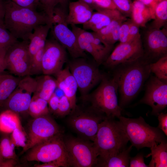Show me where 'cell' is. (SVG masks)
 I'll list each match as a JSON object with an SVG mask.
<instances>
[{"label": "cell", "mask_w": 167, "mask_h": 167, "mask_svg": "<svg viewBox=\"0 0 167 167\" xmlns=\"http://www.w3.org/2000/svg\"><path fill=\"white\" fill-rule=\"evenodd\" d=\"M150 63L143 58L120 64L113 69L112 77L117 86L119 104L123 109L138 95L149 77Z\"/></svg>", "instance_id": "obj_1"}, {"label": "cell", "mask_w": 167, "mask_h": 167, "mask_svg": "<svg viewBox=\"0 0 167 167\" xmlns=\"http://www.w3.org/2000/svg\"><path fill=\"white\" fill-rule=\"evenodd\" d=\"M5 6V25L17 39L29 41L30 36L36 27L52 24L45 13L38 12L31 9L11 3Z\"/></svg>", "instance_id": "obj_2"}, {"label": "cell", "mask_w": 167, "mask_h": 167, "mask_svg": "<svg viewBox=\"0 0 167 167\" xmlns=\"http://www.w3.org/2000/svg\"><path fill=\"white\" fill-rule=\"evenodd\" d=\"M129 141L119 121L106 117L100 124L93 142L98 155V161L121 151Z\"/></svg>", "instance_id": "obj_3"}, {"label": "cell", "mask_w": 167, "mask_h": 167, "mask_svg": "<svg viewBox=\"0 0 167 167\" xmlns=\"http://www.w3.org/2000/svg\"><path fill=\"white\" fill-rule=\"evenodd\" d=\"M118 118L131 145L138 150L167 141L161 130L150 126L141 116L133 118L121 116Z\"/></svg>", "instance_id": "obj_4"}, {"label": "cell", "mask_w": 167, "mask_h": 167, "mask_svg": "<svg viewBox=\"0 0 167 167\" xmlns=\"http://www.w3.org/2000/svg\"><path fill=\"white\" fill-rule=\"evenodd\" d=\"M98 86L83 99L90 103V107L108 118H118L122 109L119 105L117 86L113 78L105 75Z\"/></svg>", "instance_id": "obj_5"}, {"label": "cell", "mask_w": 167, "mask_h": 167, "mask_svg": "<svg viewBox=\"0 0 167 167\" xmlns=\"http://www.w3.org/2000/svg\"><path fill=\"white\" fill-rule=\"evenodd\" d=\"M25 159L43 163L57 161L63 167H70L62 132L36 145L28 150Z\"/></svg>", "instance_id": "obj_6"}, {"label": "cell", "mask_w": 167, "mask_h": 167, "mask_svg": "<svg viewBox=\"0 0 167 167\" xmlns=\"http://www.w3.org/2000/svg\"><path fill=\"white\" fill-rule=\"evenodd\" d=\"M67 123L79 137L93 142L100 124L107 117L90 107L81 109L77 105L68 115Z\"/></svg>", "instance_id": "obj_7"}, {"label": "cell", "mask_w": 167, "mask_h": 167, "mask_svg": "<svg viewBox=\"0 0 167 167\" xmlns=\"http://www.w3.org/2000/svg\"><path fill=\"white\" fill-rule=\"evenodd\" d=\"M63 140L70 166L96 167L98 155L93 142L71 136H63Z\"/></svg>", "instance_id": "obj_8"}, {"label": "cell", "mask_w": 167, "mask_h": 167, "mask_svg": "<svg viewBox=\"0 0 167 167\" xmlns=\"http://www.w3.org/2000/svg\"><path fill=\"white\" fill-rule=\"evenodd\" d=\"M84 58H73L68 66L77 82L83 98L100 83L105 75L96 65L87 61Z\"/></svg>", "instance_id": "obj_9"}, {"label": "cell", "mask_w": 167, "mask_h": 167, "mask_svg": "<svg viewBox=\"0 0 167 167\" xmlns=\"http://www.w3.org/2000/svg\"><path fill=\"white\" fill-rule=\"evenodd\" d=\"M68 12L61 11L56 13L52 19L51 29L54 39L67 50L73 58H85L86 54L78 45L76 36L68 27L66 22Z\"/></svg>", "instance_id": "obj_10"}, {"label": "cell", "mask_w": 167, "mask_h": 167, "mask_svg": "<svg viewBox=\"0 0 167 167\" xmlns=\"http://www.w3.org/2000/svg\"><path fill=\"white\" fill-rule=\"evenodd\" d=\"M61 132L58 125L49 114L33 118L28 124L27 141L22 152Z\"/></svg>", "instance_id": "obj_11"}, {"label": "cell", "mask_w": 167, "mask_h": 167, "mask_svg": "<svg viewBox=\"0 0 167 167\" xmlns=\"http://www.w3.org/2000/svg\"><path fill=\"white\" fill-rule=\"evenodd\" d=\"M36 85L35 79L30 75L24 77L1 108L10 110L19 115L28 113L32 95Z\"/></svg>", "instance_id": "obj_12"}, {"label": "cell", "mask_w": 167, "mask_h": 167, "mask_svg": "<svg viewBox=\"0 0 167 167\" xmlns=\"http://www.w3.org/2000/svg\"><path fill=\"white\" fill-rule=\"evenodd\" d=\"M29 42V41H18L6 52V69L18 77L30 75L31 58L28 50Z\"/></svg>", "instance_id": "obj_13"}, {"label": "cell", "mask_w": 167, "mask_h": 167, "mask_svg": "<svg viewBox=\"0 0 167 167\" xmlns=\"http://www.w3.org/2000/svg\"><path fill=\"white\" fill-rule=\"evenodd\" d=\"M145 84L144 94L138 104L149 106L151 114L157 116L167 106V82L150 75Z\"/></svg>", "instance_id": "obj_14"}, {"label": "cell", "mask_w": 167, "mask_h": 167, "mask_svg": "<svg viewBox=\"0 0 167 167\" xmlns=\"http://www.w3.org/2000/svg\"><path fill=\"white\" fill-rule=\"evenodd\" d=\"M142 42L143 58L150 63L167 56V31L149 28L145 32Z\"/></svg>", "instance_id": "obj_15"}, {"label": "cell", "mask_w": 167, "mask_h": 167, "mask_svg": "<svg viewBox=\"0 0 167 167\" xmlns=\"http://www.w3.org/2000/svg\"><path fill=\"white\" fill-rule=\"evenodd\" d=\"M143 50L141 36L124 43H120L103 63L113 69L117 66L135 60L143 57Z\"/></svg>", "instance_id": "obj_16"}, {"label": "cell", "mask_w": 167, "mask_h": 167, "mask_svg": "<svg viewBox=\"0 0 167 167\" xmlns=\"http://www.w3.org/2000/svg\"><path fill=\"white\" fill-rule=\"evenodd\" d=\"M67 60L65 48L55 39L47 40L42 57V73L55 75L62 69Z\"/></svg>", "instance_id": "obj_17"}, {"label": "cell", "mask_w": 167, "mask_h": 167, "mask_svg": "<svg viewBox=\"0 0 167 167\" xmlns=\"http://www.w3.org/2000/svg\"><path fill=\"white\" fill-rule=\"evenodd\" d=\"M71 30L75 34L79 48L83 51L86 52L93 57L96 64H103L106 58L99 51L93 42V36L90 32L76 25H71Z\"/></svg>", "instance_id": "obj_18"}, {"label": "cell", "mask_w": 167, "mask_h": 167, "mask_svg": "<svg viewBox=\"0 0 167 167\" xmlns=\"http://www.w3.org/2000/svg\"><path fill=\"white\" fill-rule=\"evenodd\" d=\"M57 88L64 93L69 100L72 109L74 110L76 107V95L78 87L76 81L71 73L68 66L56 74Z\"/></svg>", "instance_id": "obj_19"}, {"label": "cell", "mask_w": 167, "mask_h": 167, "mask_svg": "<svg viewBox=\"0 0 167 167\" xmlns=\"http://www.w3.org/2000/svg\"><path fill=\"white\" fill-rule=\"evenodd\" d=\"M93 11L89 6L80 0L70 2L66 23L68 25H83L90 19Z\"/></svg>", "instance_id": "obj_20"}, {"label": "cell", "mask_w": 167, "mask_h": 167, "mask_svg": "<svg viewBox=\"0 0 167 167\" xmlns=\"http://www.w3.org/2000/svg\"><path fill=\"white\" fill-rule=\"evenodd\" d=\"M122 15L117 9H103L94 12L90 19L83 24V28L96 32Z\"/></svg>", "instance_id": "obj_21"}, {"label": "cell", "mask_w": 167, "mask_h": 167, "mask_svg": "<svg viewBox=\"0 0 167 167\" xmlns=\"http://www.w3.org/2000/svg\"><path fill=\"white\" fill-rule=\"evenodd\" d=\"M52 24L41 25L36 27L29 37L28 50L31 60L33 56L45 46L47 37Z\"/></svg>", "instance_id": "obj_22"}, {"label": "cell", "mask_w": 167, "mask_h": 167, "mask_svg": "<svg viewBox=\"0 0 167 167\" xmlns=\"http://www.w3.org/2000/svg\"><path fill=\"white\" fill-rule=\"evenodd\" d=\"M44 75L35 78L36 85L33 95L42 98L47 102L54 93L57 84L56 79L50 75Z\"/></svg>", "instance_id": "obj_23"}, {"label": "cell", "mask_w": 167, "mask_h": 167, "mask_svg": "<svg viewBox=\"0 0 167 167\" xmlns=\"http://www.w3.org/2000/svg\"><path fill=\"white\" fill-rule=\"evenodd\" d=\"M153 10L139 1L134 0L131 15V20L139 27H144L146 24L154 19Z\"/></svg>", "instance_id": "obj_24"}, {"label": "cell", "mask_w": 167, "mask_h": 167, "mask_svg": "<svg viewBox=\"0 0 167 167\" xmlns=\"http://www.w3.org/2000/svg\"><path fill=\"white\" fill-rule=\"evenodd\" d=\"M16 128H23L19 115L9 109H5L0 113V132L9 134Z\"/></svg>", "instance_id": "obj_25"}, {"label": "cell", "mask_w": 167, "mask_h": 167, "mask_svg": "<svg viewBox=\"0 0 167 167\" xmlns=\"http://www.w3.org/2000/svg\"><path fill=\"white\" fill-rule=\"evenodd\" d=\"M132 147L131 145L115 155L105 160L98 161L96 167H129L130 152Z\"/></svg>", "instance_id": "obj_26"}, {"label": "cell", "mask_w": 167, "mask_h": 167, "mask_svg": "<svg viewBox=\"0 0 167 167\" xmlns=\"http://www.w3.org/2000/svg\"><path fill=\"white\" fill-rule=\"evenodd\" d=\"M22 78L3 73L0 75V107L11 94Z\"/></svg>", "instance_id": "obj_27"}, {"label": "cell", "mask_w": 167, "mask_h": 167, "mask_svg": "<svg viewBox=\"0 0 167 167\" xmlns=\"http://www.w3.org/2000/svg\"><path fill=\"white\" fill-rule=\"evenodd\" d=\"M150 149L152 158L148 167H167V141L154 145Z\"/></svg>", "instance_id": "obj_28"}, {"label": "cell", "mask_w": 167, "mask_h": 167, "mask_svg": "<svg viewBox=\"0 0 167 167\" xmlns=\"http://www.w3.org/2000/svg\"><path fill=\"white\" fill-rule=\"evenodd\" d=\"M154 19L150 28L160 29L167 21V0H160L154 9Z\"/></svg>", "instance_id": "obj_29"}, {"label": "cell", "mask_w": 167, "mask_h": 167, "mask_svg": "<svg viewBox=\"0 0 167 167\" xmlns=\"http://www.w3.org/2000/svg\"><path fill=\"white\" fill-rule=\"evenodd\" d=\"M48 102L33 95L28 109V113L33 118L50 114Z\"/></svg>", "instance_id": "obj_30"}, {"label": "cell", "mask_w": 167, "mask_h": 167, "mask_svg": "<svg viewBox=\"0 0 167 167\" xmlns=\"http://www.w3.org/2000/svg\"><path fill=\"white\" fill-rule=\"evenodd\" d=\"M8 134H3L0 139V154L4 159L17 160L15 150V146Z\"/></svg>", "instance_id": "obj_31"}, {"label": "cell", "mask_w": 167, "mask_h": 167, "mask_svg": "<svg viewBox=\"0 0 167 167\" xmlns=\"http://www.w3.org/2000/svg\"><path fill=\"white\" fill-rule=\"evenodd\" d=\"M151 73L159 79L167 82V56L163 57L158 61L150 64Z\"/></svg>", "instance_id": "obj_32"}, {"label": "cell", "mask_w": 167, "mask_h": 167, "mask_svg": "<svg viewBox=\"0 0 167 167\" xmlns=\"http://www.w3.org/2000/svg\"><path fill=\"white\" fill-rule=\"evenodd\" d=\"M18 41L6 27L4 20L0 21V49L6 51Z\"/></svg>", "instance_id": "obj_33"}, {"label": "cell", "mask_w": 167, "mask_h": 167, "mask_svg": "<svg viewBox=\"0 0 167 167\" xmlns=\"http://www.w3.org/2000/svg\"><path fill=\"white\" fill-rule=\"evenodd\" d=\"M127 19L126 17L122 15L113 20L109 25L95 32L99 37L105 41L117 26Z\"/></svg>", "instance_id": "obj_34"}, {"label": "cell", "mask_w": 167, "mask_h": 167, "mask_svg": "<svg viewBox=\"0 0 167 167\" xmlns=\"http://www.w3.org/2000/svg\"><path fill=\"white\" fill-rule=\"evenodd\" d=\"M44 49V48L39 50L32 58L30 75H37L42 73V60Z\"/></svg>", "instance_id": "obj_35"}, {"label": "cell", "mask_w": 167, "mask_h": 167, "mask_svg": "<svg viewBox=\"0 0 167 167\" xmlns=\"http://www.w3.org/2000/svg\"><path fill=\"white\" fill-rule=\"evenodd\" d=\"M11 138L15 146L24 148L27 141V135L23 128H16L11 133Z\"/></svg>", "instance_id": "obj_36"}, {"label": "cell", "mask_w": 167, "mask_h": 167, "mask_svg": "<svg viewBox=\"0 0 167 167\" xmlns=\"http://www.w3.org/2000/svg\"><path fill=\"white\" fill-rule=\"evenodd\" d=\"M116 9L123 15L131 17L133 7L131 0H112Z\"/></svg>", "instance_id": "obj_37"}, {"label": "cell", "mask_w": 167, "mask_h": 167, "mask_svg": "<svg viewBox=\"0 0 167 167\" xmlns=\"http://www.w3.org/2000/svg\"><path fill=\"white\" fill-rule=\"evenodd\" d=\"M72 110L70 102L64 95L59 98V101L57 110L54 114L58 117H63L68 115Z\"/></svg>", "instance_id": "obj_38"}, {"label": "cell", "mask_w": 167, "mask_h": 167, "mask_svg": "<svg viewBox=\"0 0 167 167\" xmlns=\"http://www.w3.org/2000/svg\"><path fill=\"white\" fill-rule=\"evenodd\" d=\"M131 19L126 20L120 25L119 30V41L120 43H124L129 41V27Z\"/></svg>", "instance_id": "obj_39"}, {"label": "cell", "mask_w": 167, "mask_h": 167, "mask_svg": "<svg viewBox=\"0 0 167 167\" xmlns=\"http://www.w3.org/2000/svg\"><path fill=\"white\" fill-rule=\"evenodd\" d=\"M44 6L45 12L49 17H52L54 8L64 0H41Z\"/></svg>", "instance_id": "obj_40"}, {"label": "cell", "mask_w": 167, "mask_h": 167, "mask_svg": "<svg viewBox=\"0 0 167 167\" xmlns=\"http://www.w3.org/2000/svg\"><path fill=\"white\" fill-rule=\"evenodd\" d=\"M129 167H148L144 162L143 154L140 152L134 157H130Z\"/></svg>", "instance_id": "obj_41"}, {"label": "cell", "mask_w": 167, "mask_h": 167, "mask_svg": "<svg viewBox=\"0 0 167 167\" xmlns=\"http://www.w3.org/2000/svg\"><path fill=\"white\" fill-rule=\"evenodd\" d=\"M158 120L157 127L161 130L166 136H167V113L161 112L157 115Z\"/></svg>", "instance_id": "obj_42"}, {"label": "cell", "mask_w": 167, "mask_h": 167, "mask_svg": "<svg viewBox=\"0 0 167 167\" xmlns=\"http://www.w3.org/2000/svg\"><path fill=\"white\" fill-rule=\"evenodd\" d=\"M59 98L54 92L48 101V108L50 113L54 114L57 110Z\"/></svg>", "instance_id": "obj_43"}, {"label": "cell", "mask_w": 167, "mask_h": 167, "mask_svg": "<svg viewBox=\"0 0 167 167\" xmlns=\"http://www.w3.org/2000/svg\"><path fill=\"white\" fill-rule=\"evenodd\" d=\"M100 9H116L112 0H93Z\"/></svg>", "instance_id": "obj_44"}, {"label": "cell", "mask_w": 167, "mask_h": 167, "mask_svg": "<svg viewBox=\"0 0 167 167\" xmlns=\"http://www.w3.org/2000/svg\"><path fill=\"white\" fill-rule=\"evenodd\" d=\"M139 26L131 20L129 27V41H131L141 36Z\"/></svg>", "instance_id": "obj_45"}, {"label": "cell", "mask_w": 167, "mask_h": 167, "mask_svg": "<svg viewBox=\"0 0 167 167\" xmlns=\"http://www.w3.org/2000/svg\"><path fill=\"white\" fill-rule=\"evenodd\" d=\"M16 4L23 7H27L32 9V5L35 0H15Z\"/></svg>", "instance_id": "obj_46"}, {"label": "cell", "mask_w": 167, "mask_h": 167, "mask_svg": "<svg viewBox=\"0 0 167 167\" xmlns=\"http://www.w3.org/2000/svg\"><path fill=\"white\" fill-rule=\"evenodd\" d=\"M142 2L146 6L152 9L153 12L155 7L160 0H136Z\"/></svg>", "instance_id": "obj_47"}, {"label": "cell", "mask_w": 167, "mask_h": 167, "mask_svg": "<svg viewBox=\"0 0 167 167\" xmlns=\"http://www.w3.org/2000/svg\"><path fill=\"white\" fill-rule=\"evenodd\" d=\"M35 167H62V165L59 162L57 161H52L44 163L41 164H35Z\"/></svg>", "instance_id": "obj_48"}, {"label": "cell", "mask_w": 167, "mask_h": 167, "mask_svg": "<svg viewBox=\"0 0 167 167\" xmlns=\"http://www.w3.org/2000/svg\"><path fill=\"white\" fill-rule=\"evenodd\" d=\"M6 51L0 49V69L3 71L6 69L5 56Z\"/></svg>", "instance_id": "obj_49"}, {"label": "cell", "mask_w": 167, "mask_h": 167, "mask_svg": "<svg viewBox=\"0 0 167 167\" xmlns=\"http://www.w3.org/2000/svg\"><path fill=\"white\" fill-rule=\"evenodd\" d=\"M17 164L16 160L13 159H4L1 167H13Z\"/></svg>", "instance_id": "obj_50"}, {"label": "cell", "mask_w": 167, "mask_h": 167, "mask_svg": "<svg viewBox=\"0 0 167 167\" xmlns=\"http://www.w3.org/2000/svg\"><path fill=\"white\" fill-rule=\"evenodd\" d=\"M87 4L92 8L93 10L96 11L100 10L96 6L93 0H80Z\"/></svg>", "instance_id": "obj_51"}, {"label": "cell", "mask_w": 167, "mask_h": 167, "mask_svg": "<svg viewBox=\"0 0 167 167\" xmlns=\"http://www.w3.org/2000/svg\"><path fill=\"white\" fill-rule=\"evenodd\" d=\"M5 6L0 1V21L4 20L5 14Z\"/></svg>", "instance_id": "obj_52"}, {"label": "cell", "mask_w": 167, "mask_h": 167, "mask_svg": "<svg viewBox=\"0 0 167 167\" xmlns=\"http://www.w3.org/2000/svg\"><path fill=\"white\" fill-rule=\"evenodd\" d=\"M4 159L2 157L0 154V167H1V165L2 162H3Z\"/></svg>", "instance_id": "obj_53"}, {"label": "cell", "mask_w": 167, "mask_h": 167, "mask_svg": "<svg viewBox=\"0 0 167 167\" xmlns=\"http://www.w3.org/2000/svg\"><path fill=\"white\" fill-rule=\"evenodd\" d=\"M4 71H3L0 69V75L4 73Z\"/></svg>", "instance_id": "obj_54"}, {"label": "cell", "mask_w": 167, "mask_h": 167, "mask_svg": "<svg viewBox=\"0 0 167 167\" xmlns=\"http://www.w3.org/2000/svg\"></svg>", "instance_id": "obj_55"}]
</instances>
